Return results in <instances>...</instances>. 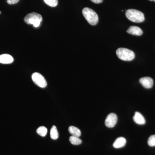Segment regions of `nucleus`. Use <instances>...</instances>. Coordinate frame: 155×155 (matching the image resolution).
I'll list each match as a JSON object with an SVG mask.
<instances>
[{
  "label": "nucleus",
  "instance_id": "nucleus-19",
  "mask_svg": "<svg viewBox=\"0 0 155 155\" xmlns=\"http://www.w3.org/2000/svg\"><path fill=\"white\" fill-rule=\"evenodd\" d=\"M91 1L95 4H100L102 2L103 0H91Z\"/></svg>",
  "mask_w": 155,
  "mask_h": 155
},
{
  "label": "nucleus",
  "instance_id": "nucleus-4",
  "mask_svg": "<svg viewBox=\"0 0 155 155\" xmlns=\"http://www.w3.org/2000/svg\"><path fill=\"white\" fill-rule=\"evenodd\" d=\"M116 54L117 57L122 61H131L135 58L133 51L125 48H119L116 51Z\"/></svg>",
  "mask_w": 155,
  "mask_h": 155
},
{
  "label": "nucleus",
  "instance_id": "nucleus-15",
  "mask_svg": "<svg viewBox=\"0 0 155 155\" xmlns=\"http://www.w3.org/2000/svg\"><path fill=\"white\" fill-rule=\"evenodd\" d=\"M36 132L39 135L44 137L46 135L48 132V130L46 127H44V126H41V127H39L38 128Z\"/></svg>",
  "mask_w": 155,
  "mask_h": 155
},
{
  "label": "nucleus",
  "instance_id": "nucleus-10",
  "mask_svg": "<svg viewBox=\"0 0 155 155\" xmlns=\"http://www.w3.org/2000/svg\"><path fill=\"white\" fill-rule=\"evenodd\" d=\"M127 33L134 35H141L143 34V31L141 28L137 26H131L127 31Z\"/></svg>",
  "mask_w": 155,
  "mask_h": 155
},
{
  "label": "nucleus",
  "instance_id": "nucleus-12",
  "mask_svg": "<svg viewBox=\"0 0 155 155\" xmlns=\"http://www.w3.org/2000/svg\"><path fill=\"white\" fill-rule=\"evenodd\" d=\"M68 130H69V133L73 136L79 137L81 135V132L80 130L75 126H70L69 127Z\"/></svg>",
  "mask_w": 155,
  "mask_h": 155
},
{
  "label": "nucleus",
  "instance_id": "nucleus-2",
  "mask_svg": "<svg viewBox=\"0 0 155 155\" xmlns=\"http://www.w3.org/2000/svg\"><path fill=\"white\" fill-rule=\"evenodd\" d=\"M82 14L84 17L91 25H97L98 22V16L92 9L88 8H84L82 10Z\"/></svg>",
  "mask_w": 155,
  "mask_h": 155
},
{
  "label": "nucleus",
  "instance_id": "nucleus-1",
  "mask_svg": "<svg viewBox=\"0 0 155 155\" xmlns=\"http://www.w3.org/2000/svg\"><path fill=\"white\" fill-rule=\"evenodd\" d=\"M125 15L129 20L136 23L143 22L145 19L144 14L141 11L135 9H128L127 10Z\"/></svg>",
  "mask_w": 155,
  "mask_h": 155
},
{
  "label": "nucleus",
  "instance_id": "nucleus-6",
  "mask_svg": "<svg viewBox=\"0 0 155 155\" xmlns=\"http://www.w3.org/2000/svg\"><path fill=\"white\" fill-rule=\"evenodd\" d=\"M118 118L117 115L114 113L109 114L106 118L105 124L109 128L114 127L117 123Z\"/></svg>",
  "mask_w": 155,
  "mask_h": 155
},
{
  "label": "nucleus",
  "instance_id": "nucleus-11",
  "mask_svg": "<svg viewBox=\"0 0 155 155\" xmlns=\"http://www.w3.org/2000/svg\"><path fill=\"white\" fill-rule=\"evenodd\" d=\"M126 143V139L124 137H120L116 139L113 146L115 148H120L125 146Z\"/></svg>",
  "mask_w": 155,
  "mask_h": 155
},
{
  "label": "nucleus",
  "instance_id": "nucleus-20",
  "mask_svg": "<svg viewBox=\"0 0 155 155\" xmlns=\"http://www.w3.org/2000/svg\"><path fill=\"white\" fill-rule=\"evenodd\" d=\"M149 1H154V2H155V0H149Z\"/></svg>",
  "mask_w": 155,
  "mask_h": 155
},
{
  "label": "nucleus",
  "instance_id": "nucleus-3",
  "mask_svg": "<svg viewBox=\"0 0 155 155\" xmlns=\"http://www.w3.org/2000/svg\"><path fill=\"white\" fill-rule=\"evenodd\" d=\"M42 17L40 14L32 12L28 14L24 18V22L27 24H31L34 27H38L42 21Z\"/></svg>",
  "mask_w": 155,
  "mask_h": 155
},
{
  "label": "nucleus",
  "instance_id": "nucleus-13",
  "mask_svg": "<svg viewBox=\"0 0 155 155\" xmlns=\"http://www.w3.org/2000/svg\"><path fill=\"white\" fill-rule=\"evenodd\" d=\"M50 136L53 140H57L59 137V134L57 130V127L55 125H53L50 131Z\"/></svg>",
  "mask_w": 155,
  "mask_h": 155
},
{
  "label": "nucleus",
  "instance_id": "nucleus-7",
  "mask_svg": "<svg viewBox=\"0 0 155 155\" xmlns=\"http://www.w3.org/2000/svg\"><path fill=\"white\" fill-rule=\"evenodd\" d=\"M139 82L143 87L147 89L151 88L153 84V79L149 77L141 78L140 79Z\"/></svg>",
  "mask_w": 155,
  "mask_h": 155
},
{
  "label": "nucleus",
  "instance_id": "nucleus-8",
  "mask_svg": "<svg viewBox=\"0 0 155 155\" xmlns=\"http://www.w3.org/2000/svg\"><path fill=\"white\" fill-rule=\"evenodd\" d=\"M14 58L8 54H3L0 55V63L2 64H10L13 63Z\"/></svg>",
  "mask_w": 155,
  "mask_h": 155
},
{
  "label": "nucleus",
  "instance_id": "nucleus-5",
  "mask_svg": "<svg viewBox=\"0 0 155 155\" xmlns=\"http://www.w3.org/2000/svg\"><path fill=\"white\" fill-rule=\"evenodd\" d=\"M31 78L34 83L39 87L45 88L47 85L46 80L40 73L35 72L32 74Z\"/></svg>",
  "mask_w": 155,
  "mask_h": 155
},
{
  "label": "nucleus",
  "instance_id": "nucleus-14",
  "mask_svg": "<svg viewBox=\"0 0 155 155\" xmlns=\"http://www.w3.org/2000/svg\"><path fill=\"white\" fill-rule=\"evenodd\" d=\"M69 140L70 143L72 144L75 145L81 144L82 143V140L79 138V137L73 136L70 137Z\"/></svg>",
  "mask_w": 155,
  "mask_h": 155
},
{
  "label": "nucleus",
  "instance_id": "nucleus-18",
  "mask_svg": "<svg viewBox=\"0 0 155 155\" xmlns=\"http://www.w3.org/2000/svg\"><path fill=\"white\" fill-rule=\"evenodd\" d=\"M19 0H7V3L9 5H14L17 4L19 2Z\"/></svg>",
  "mask_w": 155,
  "mask_h": 155
},
{
  "label": "nucleus",
  "instance_id": "nucleus-9",
  "mask_svg": "<svg viewBox=\"0 0 155 155\" xmlns=\"http://www.w3.org/2000/svg\"><path fill=\"white\" fill-rule=\"evenodd\" d=\"M134 121L138 125H144L146 123V120L143 116L139 112H136L133 117Z\"/></svg>",
  "mask_w": 155,
  "mask_h": 155
},
{
  "label": "nucleus",
  "instance_id": "nucleus-21",
  "mask_svg": "<svg viewBox=\"0 0 155 155\" xmlns=\"http://www.w3.org/2000/svg\"><path fill=\"white\" fill-rule=\"evenodd\" d=\"M1 14V11H0V14Z\"/></svg>",
  "mask_w": 155,
  "mask_h": 155
},
{
  "label": "nucleus",
  "instance_id": "nucleus-17",
  "mask_svg": "<svg viewBox=\"0 0 155 155\" xmlns=\"http://www.w3.org/2000/svg\"><path fill=\"white\" fill-rule=\"evenodd\" d=\"M148 144L150 147H155V135L150 137L148 140Z\"/></svg>",
  "mask_w": 155,
  "mask_h": 155
},
{
  "label": "nucleus",
  "instance_id": "nucleus-16",
  "mask_svg": "<svg viewBox=\"0 0 155 155\" xmlns=\"http://www.w3.org/2000/svg\"><path fill=\"white\" fill-rule=\"evenodd\" d=\"M48 5L51 7H55L58 5V0H43Z\"/></svg>",
  "mask_w": 155,
  "mask_h": 155
}]
</instances>
